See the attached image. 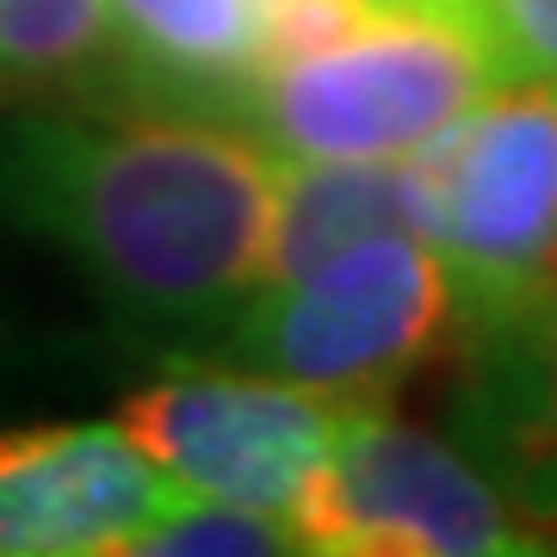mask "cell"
<instances>
[{"mask_svg":"<svg viewBox=\"0 0 557 557\" xmlns=\"http://www.w3.org/2000/svg\"><path fill=\"white\" fill-rule=\"evenodd\" d=\"M273 174L278 156L242 124L180 112L32 119L0 143V205L161 335H211L260 292Z\"/></svg>","mask_w":557,"mask_h":557,"instance_id":"6da1fadb","label":"cell"},{"mask_svg":"<svg viewBox=\"0 0 557 557\" xmlns=\"http://www.w3.org/2000/svg\"><path fill=\"white\" fill-rule=\"evenodd\" d=\"M458 329L483 335L557 298V87L502 81L416 149Z\"/></svg>","mask_w":557,"mask_h":557,"instance_id":"7a4b0ae2","label":"cell"},{"mask_svg":"<svg viewBox=\"0 0 557 557\" xmlns=\"http://www.w3.org/2000/svg\"><path fill=\"white\" fill-rule=\"evenodd\" d=\"M458 322L453 273L428 236H372L298 285L255 292L223 322L218 359L310 384L341 403H384L440 354Z\"/></svg>","mask_w":557,"mask_h":557,"instance_id":"3957f363","label":"cell"},{"mask_svg":"<svg viewBox=\"0 0 557 557\" xmlns=\"http://www.w3.org/2000/svg\"><path fill=\"white\" fill-rule=\"evenodd\" d=\"M496 87L502 69L471 20L384 7L347 44L260 75L242 124L273 156H403Z\"/></svg>","mask_w":557,"mask_h":557,"instance_id":"277c9868","label":"cell"},{"mask_svg":"<svg viewBox=\"0 0 557 557\" xmlns=\"http://www.w3.org/2000/svg\"><path fill=\"white\" fill-rule=\"evenodd\" d=\"M304 552L322 557H502L545 539L508 508L496 478L446 440L354 403L335 453L292 508Z\"/></svg>","mask_w":557,"mask_h":557,"instance_id":"5b68a950","label":"cell"},{"mask_svg":"<svg viewBox=\"0 0 557 557\" xmlns=\"http://www.w3.org/2000/svg\"><path fill=\"white\" fill-rule=\"evenodd\" d=\"M354 403L255 366H193L124 397L119 428L156 458L180 490L248 502L267 515L298 508L304 483L335 453Z\"/></svg>","mask_w":557,"mask_h":557,"instance_id":"8992f818","label":"cell"},{"mask_svg":"<svg viewBox=\"0 0 557 557\" xmlns=\"http://www.w3.org/2000/svg\"><path fill=\"white\" fill-rule=\"evenodd\" d=\"M186 496L119 421H50L0 434V557L124 552Z\"/></svg>","mask_w":557,"mask_h":557,"instance_id":"52a82bcc","label":"cell"},{"mask_svg":"<svg viewBox=\"0 0 557 557\" xmlns=\"http://www.w3.org/2000/svg\"><path fill=\"white\" fill-rule=\"evenodd\" d=\"M372 236H428L434 242V186L416 149L403 156H347V161H278L260 292L298 285L322 260Z\"/></svg>","mask_w":557,"mask_h":557,"instance_id":"ba28073f","label":"cell"},{"mask_svg":"<svg viewBox=\"0 0 557 557\" xmlns=\"http://www.w3.org/2000/svg\"><path fill=\"white\" fill-rule=\"evenodd\" d=\"M112 38L143 112L242 124L267 75L255 0H112Z\"/></svg>","mask_w":557,"mask_h":557,"instance_id":"9c48e42d","label":"cell"},{"mask_svg":"<svg viewBox=\"0 0 557 557\" xmlns=\"http://www.w3.org/2000/svg\"><path fill=\"white\" fill-rule=\"evenodd\" d=\"M478 347L483 446L539 515H557V298L471 335Z\"/></svg>","mask_w":557,"mask_h":557,"instance_id":"30bf717a","label":"cell"},{"mask_svg":"<svg viewBox=\"0 0 557 557\" xmlns=\"http://www.w3.org/2000/svg\"><path fill=\"white\" fill-rule=\"evenodd\" d=\"M124 552H143V557H278V552H304V539L285 515L186 490L143 533H131Z\"/></svg>","mask_w":557,"mask_h":557,"instance_id":"8fae6325","label":"cell"},{"mask_svg":"<svg viewBox=\"0 0 557 557\" xmlns=\"http://www.w3.org/2000/svg\"><path fill=\"white\" fill-rule=\"evenodd\" d=\"M112 44V0H0V75H75Z\"/></svg>","mask_w":557,"mask_h":557,"instance_id":"7c38bea8","label":"cell"},{"mask_svg":"<svg viewBox=\"0 0 557 557\" xmlns=\"http://www.w3.org/2000/svg\"><path fill=\"white\" fill-rule=\"evenodd\" d=\"M379 13V0H260V62L273 75L285 62L335 50Z\"/></svg>","mask_w":557,"mask_h":557,"instance_id":"4fadbf2b","label":"cell"},{"mask_svg":"<svg viewBox=\"0 0 557 557\" xmlns=\"http://www.w3.org/2000/svg\"><path fill=\"white\" fill-rule=\"evenodd\" d=\"M502 81H552L557 87V0H471Z\"/></svg>","mask_w":557,"mask_h":557,"instance_id":"5bb4252c","label":"cell"},{"mask_svg":"<svg viewBox=\"0 0 557 557\" xmlns=\"http://www.w3.org/2000/svg\"><path fill=\"white\" fill-rule=\"evenodd\" d=\"M379 7H409V13H458V20H471V0H379ZM478 25V20H471Z\"/></svg>","mask_w":557,"mask_h":557,"instance_id":"9a60e30c","label":"cell"},{"mask_svg":"<svg viewBox=\"0 0 557 557\" xmlns=\"http://www.w3.org/2000/svg\"><path fill=\"white\" fill-rule=\"evenodd\" d=\"M255 7H260V0H255Z\"/></svg>","mask_w":557,"mask_h":557,"instance_id":"2e32d148","label":"cell"}]
</instances>
